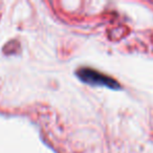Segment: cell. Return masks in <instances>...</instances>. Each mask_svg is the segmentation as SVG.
<instances>
[{
  "label": "cell",
  "mask_w": 153,
  "mask_h": 153,
  "mask_svg": "<svg viewBox=\"0 0 153 153\" xmlns=\"http://www.w3.org/2000/svg\"><path fill=\"white\" fill-rule=\"evenodd\" d=\"M76 76H79V79L81 81L90 84V85L105 86V87L112 88V89H119L120 88L119 83L115 80H113L110 76H107L106 74H103L97 70L91 69V68H80L76 71Z\"/></svg>",
  "instance_id": "cell-1"
}]
</instances>
